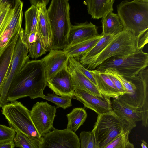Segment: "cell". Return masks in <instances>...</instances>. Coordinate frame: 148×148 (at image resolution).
<instances>
[{"label": "cell", "instance_id": "6da1fadb", "mask_svg": "<svg viewBox=\"0 0 148 148\" xmlns=\"http://www.w3.org/2000/svg\"><path fill=\"white\" fill-rule=\"evenodd\" d=\"M47 79L42 60H28L12 82L6 96L7 102L29 97L42 98Z\"/></svg>", "mask_w": 148, "mask_h": 148}, {"label": "cell", "instance_id": "7a4b0ae2", "mask_svg": "<svg viewBox=\"0 0 148 148\" xmlns=\"http://www.w3.org/2000/svg\"><path fill=\"white\" fill-rule=\"evenodd\" d=\"M148 37H136L131 31L125 29L116 35L104 50L85 68L94 70L110 57L127 55L142 50L148 43Z\"/></svg>", "mask_w": 148, "mask_h": 148}, {"label": "cell", "instance_id": "3957f363", "mask_svg": "<svg viewBox=\"0 0 148 148\" xmlns=\"http://www.w3.org/2000/svg\"><path fill=\"white\" fill-rule=\"evenodd\" d=\"M70 10L67 0H52L47 9L51 32L50 51L63 50L68 46V35L72 25Z\"/></svg>", "mask_w": 148, "mask_h": 148}, {"label": "cell", "instance_id": "277c9868", "mask_svg": "<svg viewBox=\"0 0 148 148\" xmlns=\"http://www.w3.org/2000/svg\"><path fill=\"white\" fill-rule=\"evenodd\" d=\"M117 14L125 29L136 37L148 35V0L122 1L117 5Z\"/></svg>", "mask_w": 148, "mask_h": 148}, {"label": "cell", "instance_id": "5b68a950", "mask_svg": "<svg viewBox=\"0 0 148 148\" xmlns=\"http://www.w3.org/2000/svg\"><path fill=\"white\" fill-rule=\"evenodd\" d=\"M131 131L113 110L98 115L91 132L95 138L97 148H103L118 136Z\"/></svg>", "mask_w": 148, "mask_h": 148}, {"label": "cell", "instance_id": "8992f818", "mask_svg": "<svg viewBox=\"0 0 148 148\" xmlns=\"http://www.w3.org/2000/svg\"><path fill=\"white\" fill-rule=\"evenodd\" d=\"M148 65V54L143 50L123 56H114L105 60L95 69L103 71L108 68L115 69L124 77H131L138 74Z\"/></svg>", "mask_w": 148, "mask_h": 148}, {"label": "cell", "instance_id": "52a82bcc", "mask_svg": "<svg viewBox=\"0 0 148 148\" xmlns=\"http://www.w3.org/2000/svg\"><path fill=\"white\" fill-rule=\"evenodd\" d=\"M2 113L10 127L16 132L40 137L31 118L30 111L20 102H11L3 106Z\"/></svg>", "mask_w": 148, "mask_h": 148}, {"label": "cell", "instance_id": "ba28073f", "mask_svg": "<svg viewBox=\"0 0 148 148\" xmlns=\"http://www.w3.org/2000/svg\"><path fill=\"white\" fill-rule=\"evenodd\" d=\"M28 48L22 35L19 34L16 43L11 62L4 82L0 96V107L8 104L6 96L12 82L25 62L29 59Z\"/></svg>", "mask_w": 148, "mask_h": 148}, {"label": "cell", "instance_id": "9c48e42d", "mask_svg": "<svg viewBox=\"0 0 148 148\" xmlns=\"http://www.w3.org/2000/svg\"><path fill=\"white\" fill-rule=\"evenodd\" d=\"M57 108L47 101L36 102L30 111L31 119L38 132L43 136L53 128Z\"/></svg>", "mask_w": 148, "mask_h": 148}, {"label": "cell", "instance_id": "30bf717a", "mask_svg": "<svg viewBox=\"0 0 148 148\" xmlns=\"http://www.w3.org/2000/svg\"><path fill=\"white\" fill-rule=\"evenodd\" d=\"M53 129L43 136L39 148H80V140L75 132L67 129Z\"/></svg>", "mask_w": 148, "mask_h": 148}, {"label": "cell", "instance_id": "8fae6325", "mask_svg": "<svg viewBox=\"0 0 148 148\" xmlns=\"http://www.w3.org/2000/svg\"><path fill=\"white\" fill-rule=\"evenodd\" d=\"M46 86L57 95L74 99L76 87L66 67L47 79Z\"/></svg>", "mask_w": 148, "mask_h": 148}, {"label": "cell", "instance_id": "7c38bea8", "mask_svg": "<svg viewBox=\"0 0 148 148\" xmlns=\"http://www.w3.org/2000/svg\"><path fill=\"white\" fill-rule=\"evenodd\" d=\"M49 0H31L32 5L36 6L39 10V19L37 31L43 48L46 52L50 51L51 32L46 6Z\"/></svg>", "mask_w": 148, "mask_h": 148}, {"label": "cell", "instance_id": "4fadbf2b", "mask_svg": "<svg viewBox=\"0 0 148 148\" xmlns=\"http://www.w3.org/2000/svg\"><path fill=\"white\" fill-rule=\"evenodd\" d=\"M74 96V99L82 103L84 107L93 110L98 115L113 110L110 98L108 97L97 96L78 89L75 90Z\"/></svg>", "mask_w": 148, "mask_h": 148}, {"label": "cell", "instance_id": "5bb4252c", "mask_svg": "<svg viewBox=\"0 0 148 148\" xmlns=\"http://www.w3.org/2000/svg\"><path fill=\"white\" fill-rule=\"evenodd\" d=\"M111 102L114 112L127 125L131 130L136 127L138 122L142 121V114L137 108L128 104L118 97Z\"/></svg>", "mask_w": 148, "mask_h": 148}, {"label": "cell", "instance_id": "9a60e30c", "mask_svg": "<svg viewBox=\"0 0 148 148\" xmlns=\"http://www.w3.org/2000/svg\"><path fill=\"white\" fill-rule=\"evenodd\" d=\"M75 60L73 58L69 57L66 68L72 78L76 89L84 90L95 95L103 97L104 95L99 92L97 87L78 68Z\"/></svg>", "mask_w": 148, "mask_h": 148}, {"label": "cell", "instance_id": "2e32d148", "mask_svg": "<svg viewBox=\"0 0 148 148\" xmlns=\"http://www.w3.org/2000/svg\"><path fill=\"white\" fill-rule=\"evenodd\" d=\"M99 35L97 27L91 22L88 23L86 21L72 25L68 35V46L87 40Z\"/></svg>", "mask_w": 148, "mask_h": 148}, {"label": "cell", "instance_id": "e0dca14e", "mask_svg": "<svg viewBox=\"0 0 148 148\" xmlns=\"http://www.w3.org/2000/svg\"><path fill=\"white\" fill-rule=\"evenodd\" d=\"M69 56L63 50H52L42 59L47 80L58 72L66 67Z\"/></svg>", "mask_w": 148, "mask_h": 148}, {"label": "cell", "instance_id": "ac0fdd59", "mask_svg": "<svg viewBox=\"0 0 148 148\" xmlns=\"http://www.w3.org/2000/svg\"><path fill=\"white\" fill-rule=\"evenodd\" d=\"M96 82L97 87L102 95L116 98L122 95L108 75L104 72L91 70Z\"/></svg>", "mask_w": 148, "mask_h": 148}, {"label": "cell", "instance_id": "d6986e66", "mask_svg": "<svg viewBox=\"0 0 148 148\" xmlns=\"http://www.w3.org/2000/svg\"><path fill=\"white\" fill-rule=\"evenodd\" d=\"M114 0H86L83 1L91 18L99 19L105 17L114 10Z\"/></svg>", "mask_w": 148, "mask_h": 148}, {"label": "cell", "instance_id": "ffe728a7", "mask_svg": "<svg viewBox=\"0 0 148 148\" xmlns=\"http://www.w3.org/2000/svg\"><path fill=\"white\" fill-rule=\"evenodd\" d=\"M19 32L14 37L0 56V96L4 80L11 62L14 50Z\"/></svg>", "mask_w": 148, "mask_h": 148}, {"label": "cell", "instance_id": "44dd1931", "mask_svg": "<svg viewBox=\"0 0 148 148\" xmlns=\"http://www.w3.org/2000/svg\"><path fill=\"white\" fill-rule=\"evenodd\" d=\"M101 22L102 35L115 36L125 29L118 14L112 12L102 18Z\"/></svg>", "mask_w": 148, "mask_h": 148}, {"label": "cell", "instance_id": "7402d4cb", "mask_svg": "<svg viewBox=\"0 0 148 148\" xmlns=\"http://www.w3.org/2000/svg\"><path fill=\"white\" fill-rule=\"evenodd\" d=\"M102 36L101 34L92 39L68 46L63 50L69 57H73L78 61L80 58L92 49Z\"/></svg>", "mask_w": 148, "mask_h": 148}, {"label": "cell", "instance_id": "603a6c76", "mask_svg": "<svg viewBox=\"0 0 148 148\" xmlns=\"http://www.w3.org/2000/svg\"><path fill=\"white\" fill-rule=\"evenodd\" d=\"M115 36L102 35L101 39L92 49L78 61L85 68L104 50Z\"/></svg>", "mask_w": 148, "mask_h": 148}, {"label": "cell", "instance_id": "cb8c5ba5", "mask_svg": "<svg viewBox=\"0 0 148 148\" xmlns=\"http://www.w3.org/2000/svg\"><path fill=\"white\" fill-rule=\"evenodd\" d=\"M66 116L68 120L66 129L75 132L83 124L87 114L84 108H73Z\"/></svg>", "mask_w": 148, "mask_h": 148}, {"label": "cell", "instance_id": "d4e9b609", "mask_svg": "<svg viewBox=\"0 0 148 148\" xmlns=\"http://www.w3.org/2000/svg\"><path fill=\"white\" fill-rule=\"evenodd\" d=\"M39 10L38 8L31 5L25 12V20L24 34H29L37 31L39 19Z\"/></svg>", "mask_w": 148, "mask_h": 148}, {"label": "cell", "instance_id": "484cf974", "mask_svg": "<svg viewBox=\"0 0 148 148\" xmlns=\"http://www.w3.org/2000/svg\"><path fill=\"white\" fill-rule=\"evenodd\" d=\"M42 136L34 137L18 132L13 139L15 146L20 148H39Z\"/></svg>", "mask_w": 148, "mask_h": 148}, {"label": "cell", "instance_id": "4316f807", "mask_svg": "<svg viewBox=\"0 0 148 148\" xmlns=\"http://www.w3.org/2000/svg\"><path fill=\"white\" fill-rule=\"evenodd\" d=\"M42 98L54 103L57 108L66 109L72 106L71 98L58 96L54 93H48Z\"/></svg>", "mask_w": 148, "mask_h": 148}, {"label": "cell", "instance_id": "83f0119b", "mask_svg": "<svg viewBox=\"0 0 148 148\" xmlns=\"http://www.w3.org/2000/svg\"><path fill=\"white\" fill-rule=\"evenodd\" d=\"M22 29V28L18 29H12L8 28L7 26L5 30L0 37V56L14 37Z\"/></svg>", "mask_w": 148, "mask_h": 148}, {"label": "cell", "instance_id": "f1b7e54d", "mask_svg": "<svg viewBox=\"0 0 148 148\" xmlns=\"http://www.w3.org/2000/svg\"><path fill=\"white\" fill-rule=\"evenodd\" d=\"M79 137L80 148H97L95 138L92 132H82Z\"/></svg>", "mask_w": 148, "mask_h": 148}, {"label": "cell", "instance_id": "f546056e", "mask_svg": "<svg viewBox=\"0 0 148 148\" xmlns=\"http://www.w3.org/2000/svg\"><path fill=\"white\" fill-rule=\"evenodd\" d=\"M10 2L0 15V37L5 30L12 15L14 5Z\"/></svg>", "mask_w": 148, "mask_h": 148}, {"label": "cell", "instance_id": "4dcf8cb0", "mask_svg": "<svg viewBox=\"0 0 148 148\" xmlns=\"http://www.w3.org/2000/svg\"><path fill=\"white\" fill-rule=\"evenodd\" d=\"M129 131L122 134L112 141L103 148H127L130 142L129 135Z\"/></svg>", "mask_w": 148, "mask_h": 148}, {"label": "cell", "instance_id": "1f68e13d", "mask_svg": "<svg viewBox=\"0 0 148 148\" xmlns=\"http://www.w3.org/2000/svg\"><path fill=\"white\" fill-rule=\"evenodd\" d=\"M27 46L29 56L32 58L37 59L46 53V51L43 47L38 37L35 42Z\"/></svg>", "mask_w": 148, "mask_h": 148}, {"label": "cell", "instance_id": "d6a6232c", "mask_svg": "<svg viewBox=\"0 0 148 148\" xmlns=\"http://www.w3.org/2000/svg\"><path fill=\"white\" fill-rule=\"evenodd\" d=\"M112 81L122 95L128 93L117 76L115 69L112 68H108L103 71Z\"/></svg>", "mask_w": 148, "mask_h": 148}, {"label": "cell", "instance_id": "836d02e7", "mask_svg": "<svg viewBox=\"0 0 148 148\" xmlns=\"http://www.w3.org/2000/svg\"><path fill=\"white\" fill-rule=\"evenodd\" d=\"M15 132L10 127L0 124V143L13 140Z\"/></svg>", "mask_w": 148, "mask_h": 148}, {"label": "cell", "instance_id": "e575fe53", "mask_svg": "<svg viewBox=\"0 0 148 148\" xmlns=\"http://www.w3.org/2000/svg\"><path fill=\"white\" fill-rule=\"evenodd\" d=\"M75 62L77 67L97 87L96 81L91 71L85 69L76 60H75Z\"/></svg>", "mask_w": 148, "mask_h": 148}, {"label": "cell", "instance_id": "d590c367", "mask_svg": "<svg viewBox=\"0 0 148 148\" xmlns=\"http://www.w3.org/2000/svg\"><path fill=\"white\" fill-rule=\"evenodd\" d=\"M38 38V36L36 32H34L29 34H24L23 30V38L24 42L27 46L35 42Z\"/></svg>", "mask_w": 148, "mask_h": 148}, {"label": "cell", "instance_id": "8d00e7d4", "mask_svg": "<svg viewBox=\"0 0 148 148\" xmlns=\"http://www.w3.org/2000/svg\"><path fill=\"white\" fill-rule=\"evenodd\" d=\"M15 147L13 140L0 143V148H14Z\"/></svg>", "mask_w": 148, "mask_h": 148}, {"label": "cell", "instance_id": "74e56055", "mask_svg": "<svg viewBox=\"0 0 148 148\" xmlns=\"http://www.w3.org/2000/svg\"><path fill=\"white\" fill-rule=\"evenodd\" d=\"M10 3V2L8 1L0 0V15Z\"/></svg>", "mask_w": 148, "mask_h": 148}, {"label": "cell", "instance_id": "f35d334b", "mask_svg": "<svg viewBox=\"0 0 148 148\" xmlns=\"http://www.w3.org/2000/svg\"><path fill=\"white\" fill-rule=\"evenodd\" d=\"M141 145L142 148H147V144L146 142L143 140H142Z\"/></svg>", "mask_w": 148, "mask_h": 148}, {"label": "cell", "instance_id": "ab89813d", "mask_svg": "<svg viewBox=\"0 0 148 148\" xmlns=\"http://www.w3.org/2000/svg\"><path fill=\"white\" fill-rule=\"evenodd\" d=\"M134 147L133 144L130 142L128 145L127 148H134Z\"/></svg>", "mask_w": 148, "mask_h": 148}]
</instances>
